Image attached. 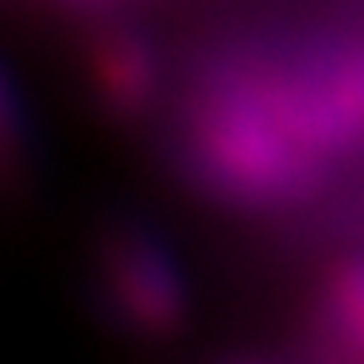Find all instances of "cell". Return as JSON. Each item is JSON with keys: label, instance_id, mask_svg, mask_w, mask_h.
<instances>
[{"label": "cell", "instance_id": "2", "mask_svg": "<svg viewBox=\"0 0 364 364\" xmlns=\"http://www.w3.org/2000/svg\"><path fill=\"white\" fill-rule=\"evenodd\" d=\"M97 302L128 333H178L190 291L175 248L144 221H117L93 248Z\"/></svg>", "mask_w": 364, "mask_h": 364}, {"label": "cell", "instance_id": "5", "mask_svg": "<svg viewBox=\"0 0 364 364\" xmlns=\"http://www.w3.org/2000/svg\"><path fill=\"white\" fill-rule=\"evenodd\" d=\"M63 4H74V8H105L112 0H63Z\"/></svg>", "mask_w": 364, "mask_h": 364}, {"label": "cell", "instance_id": "4", "mask_svg": "<svg viewBox=\"0 0 364 364\" xmlns=\"http://www.w3.org/2000/svg\"><path fill=\"white\" fill-rule=\"evenodd\" d=\"M159 70L151 47L132 31H109L93 47V85L112 109L136 112L151 101Z\"/></svg>", "mask_w": 364, "mask_h": 364}, {"label": "cell", "instance_id": "3", "mask_svg": "<svg viewBox=\"0 0 364 364\" xmlns=\"http://www.w3.org/2000/svg\"><path fill=\"white\" fill-rule=\"evenodd\" d=\"M310 333L329 357L364 360V256H345L322 275L310 302Z\"/></svg>", "mask_w": 364, "mask_h": 364}, {"label": "cell", "instance_id": "1", "mask_svg": "<svg viewBox=\"0 0 364 364\" xmlns=\"http://www.w3.org/2000/svg\"><path fill=\"white\" fill-rule=\"evenodd\" d=\"M186 178L248 213L299 210L364 159V20L225 39L182 85Z\"/></svg>", "mask_w": 364, "mask_h": 364}]
</instances>
